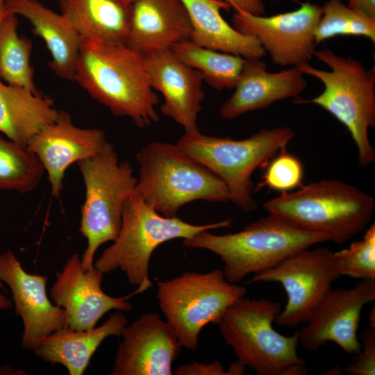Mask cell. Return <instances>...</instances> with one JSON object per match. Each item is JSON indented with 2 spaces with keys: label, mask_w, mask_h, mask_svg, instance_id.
Masks as SVG:
<instances>
[{
  "label": "cell",
  "mask_w": 375,
  "mask_h": 375,
  "mask_svg": "<svg viewBox=\"0 0 375 375\" xmlns=\"http://www.w3.org/2000/svg\"><path fill=\"white\" fill-rule=\"evenodd\" d=\"M77 165L85 190L79 231L88 243L81 259L83 269H89L97 249L118 235L124 208L136 192L138 178L129 162H119L108 142L98 153Z\"/></svg>",
  "instance_id": "obj_8"
},
{
  "label": "cell",
  "mask_w": 375,
  "mask_h": 375,
  "mask_svg": "<svg viewBox=\"0 0 375 375\" xmlns=\"http://www.w3.org/2000/svg\"><path fill=\"white\" fill-rule=\"evenodd\" d=\"M322 12V6L305 1L296 10L267 17L235 12L232 26L256 38L275 65L298 67L313 57L315 31Z\"/></svg>",
  "instance_id": "obj_12"
},
{
  "label": "cell",
  "mask_w": 375,
  "mask_h": 375,
  "mask_svg": "<svg viewBox=\"0 0 375 375\" xmlns=\"http://www.w3.org/2000/svg\"><path fill=\"white\" fill-rule=\"evenodd\" d=\"M44 173L42 163L27 148L0 138V190L30 192Z\"/></svg>",
  "instance_id": "obj_28"
},
{
  "label": "cell",
  "mask_w": 375,
  "mask_h": 375,
  "mask_svg": "<svg viewBox=\"0 0 375 375\" xmlns=\"http://www.w3.org/2000/svg\"><path fill=\"white\" fill-rule=\"evenodd\" d=\"M122 3H126V4H131L133 3L135 0H117Z\"/></svg>",
  "instance_id": "obj_41"
},
{
  "label": "cell",
  "mask_w": 375,
  "mask_h": 375,
  "mask_svg": "<svg viewBox=\"0 0 375 375\" xmlns=\"http://www.w3.org/2000/svg\"><path fill=\"white\" fill-rule=\"evenodd\" d=\"M60 14L83 40L126 44L131 4L117 0H59Z\"/></svg>",
  "instance_id": "obj_25"
},
{
  "label": "cell",
  "mask_w": 375,
  "mask_h": 375,
  "mask_svg": "<svg viewBox=\"0 0 375 375\" xmlns=\"http://www.w3.org/2000/svg\"><path fill=\"white\" fill-rule=\"evenodd\" d=\"M228 219L196 225L177 216L165 217L148 206L135 192L127 201L122 226L116 239L106 248L94 266L103 274L122 270L128 283L137 287L135 294L152 286L149 265L152 253L162 244L175 239H187L203 231L232 226Z\"/></svg>",
  "instance_id": "obj_5"
},
{
  "label": "cell",
  "mask_w": 375,
  "mask_h": 375,
  "mask_svg": "<svg viewBox=\"0 0 375 375\" xmlns=\"http://www.w3.org/2000/svg\"><path fill=\"white\" fill-rule=\"evenodd\" d=\"M139 177L136 194L165 217L176 216L192 201L226 202L225 184L177 144L152 142L136 154Z\"/></svg>",
  "instance_id": "obj_4"
},
{
  "label": "cell",
  "mask_w": 375,
  "mask_h": 375,
  "mask_svg": "<svg viewBox=\"0 0 375 375\" xmlns=\"http://www.w3.org/2000/svg\"><path fill=\"white\" fill-rule=\"evenodd\" d=\"M170 49L217 90L234 88L246 60L238 55L199 46L191 40L175 44Z\"/></svg>",
  "instance_id": "obj_26"
},
{
  "label": "cell",
  "mask_w": 375,
  "mask_h": 375,
  "mask_svg": "<svg viewBox=\"0 0 375 375\" xmlns=\"http://www.w3.org/2000/svg\"><path fill=\"white\" fill-rule=\"evenodd\" d=\"M294 135L288 126L263 128L242 140L185 132L176 144L225 184L229 201L249 212L258 207L253 173L265 167Z\"/></svg>",
  "instance_id": "obj_6"
},
{
  "label": "cell",
  "mask_w": 375,
  "mask_h": 375,
  "mask_svg": "<svg viewBox=\"0 0 375 375\" xmlns=\"http://www.w3.org/2000/svg\"><path fill=\"white\" fill-rule=\"evenodd\" d=\"M150 83L163 97L160 111L185 132L199 131L197 117L205 97L200 72L181 60L172 49L144 56Z\"/></svg>",
  "instance_id": "obj_18"
},
{
  "label": "cell",
  "mask_w": 375,
  "mask_h": 375,
  "mask_svg": "<svg viewBox=\"0 0 375 375\" xmlns=\"http://www.w3.org/2000/svg\"><path fill=\"white\" fill-rule=\"evenodd\" d=\"M47 280L45 276L26 272L12 251L0 254V282L11 290L15 313L24 326L22 345L27 350L33 351L45 336L66 328L65 310L47 297Z\"/></svg>",
  "instance_id": "obj_16"
},
{
  "label": "cell",
  "mask_w": 375,
  "mask_h": 375,
  "mask_svg": "<svg viewBox=\"0 0 375 375\" xmlns=\"http://www.w3.org/2000/svg\"><path fill=\"white\" fill-rule=\"evenodd\" d=\"M0 288H3V285L1 284V282H0Z\"/></svg>",
  "instance_id": "obj_43"
},
{
  "label": "cell",
  "mask_w": 375,
  "mask_h": 375,
  "mask_svg": "<svg viewBox=\"0 0 375 375\" xmlns=\"http://www.w3.org/2000/svg\"><path fill=\"white\" fill-rule=\"evenodd\" d=\"M340 276L334 251L327 247H309L270 269L254 274L249 283L273 282L283 286L287 303L275 322L292 328L307 321Z\"/></svg>",
  "instance_id": "obj_11"
},
{
  "label": "cell",
  "mask_w": 375,
  "mask_h": 375,
  "mask_svg": "<svg viewBox=\"0 0 375 375\" xmlns=\"http://www.w3.org/2000/svg\"><path fill=\"white\" fill-rule=\"evenodd\" d=\"M341 276L360 280H375V224L365 229L362 239L334 252Z\"/></svg>",
  "instance_id": "obj_30"
},
{
  "label": "cell",
  "mask_w": 375,
  "mask_h": 375,
  "mask_svg": "<svg viewBox=\"0 0 375 375\" xmlns=\"http://www.w3.org/2000/svg\"><path fill=\"white\" fill-rule=\"evenodd\" d=\"M246 292L244 286L228 282L222 269L185 272L157 284V299L165 321L182 347L190 351L197 349L201 330L217 324Z\"/></svg>",
  "instance_id": "obj_10"
},
{
  "label": "cell",
  "mask_w": 375,
  "mask_h": 375,
  "mask_svg": "<svg viewBox=\"0 0 375 375\" xmlns=\"http://www.w3.org/2000/svg\"><path fill=\"white\" fill-rule=\"evenodd\" d=\"M127 324L126 315L116 310L98 327L56 331L42 338L33 351L45 362L63 365L70 375H82L103 341L110 336L119 337Z\"/></svg>",
  "instance_id": "obj_22"
},
{
  "label": "cell",
  "mask_w": 375,
  "mask_h": 375,
  "mask_svg": "<svg viewBox=\"0 0 375 375\" xmlns=\"http://www.w3.org/2000/svg\"><path fill=\"white\" fill-rule=\"evenodd\" d=\"M191 22L190 40L208 49L242 56L261 58L265 51L258 40L242 34L222 17L230 6L220 0H181Z\"/></svg>",
  "instance_id": "obj_23"
},
{
  "label": "cell",
  "mask_w": 375,
  "mask_h": 375,
  "mask_svg": "<svg viewBox=\"0 0 375 375\" xmlns=\"http://www.w3.org/2000/svg\"><path fill=\"white\" fill-rule=\"evenodd\" d=\"M110 375H172L181 353L175 333L157 313H145L121 333Z\"/></svg>",
  "instance_id": "obj_15"
},
{
  "label": "cell",
  "mask_w": 375,
  "mask_h": 375,
  "mask_svg": "<svg viewBox=\"0 0 375 375\" xmlns=\"http://www.w3.org/2000/svg\"><path fill=\"white\" fill-rule=\"evenodd\" d=\"M10 12L7 9L4 3L0 5V23Z\"/></svg>",
  "instance_id": "obj_39"
},
{
  "label": "cell",
  "mask_w": 375,
  "mask_h": 375,
  "mask_svg": "<svg viewBox=\"0 0 375 375\" xmlns=\"http://www.w3.org/2000/svg\"><path fill=\"white\" fill-rule=\"evenodd\" d=\"M246 366L240 361L237 360L232 362L228 367L227 375H239L243 374L246 369Z\"/></svg>",
  "instance_id": "obj_36"
},
{
  "label": "cell",
  "mask_w": 375,
  "mask_h": 375,
  "mask_svg": "<svg viewBox=\"0 0 375 375\" xmlns=\"http://www.w3.org/2000/svg\"><path fill=\"white\" fill-rule=\"evenodd\" d=\"M176 375H227L222 362L215 360L210 364L194 360L189 364L180 365L176 370Z\"/></svg>",
  "instance_id": "obj_33"
},
{
  "label": "cell",
  "mask_w": 375,
  "mask_h": 375,
  "mask_svg": "<svg viewBox=\"0 0 375 375\" xmlns=\"http://www.w3.org/2000/svg\"><path fill=\"white\" fill-rule=\"evenodd\" d=\"M306 87L303 73L297 67L269 72L260 58H246L233 93L220 108V116L233 119L277 101L297 98Z\"/></svg>",
  "instance_id": "obj_19"
},
{
  "label": "cell",
  "mask_w": 375,
  "mask_h": 375,
  "mask_svg": "<svg viewBox=\"0 0 375 375\" xmlns=\"http://www.w3.org/2000/svg\"><path fill=\"white\" fill-rule=\"evenodd\" d=\"M192 28L181 0H135L126 45L145 56L190 40Z\"/></svg>",
  "instance_id": "obj_20"
},
{
  "label": "cell",
  "mask_w": 375,
  "mask_h": 375,
  "mask_svg": "<svg viewBox=\"0 0 375 375\" xmlns=\"http://www.w3.org/2000/svg\"><path fill=\"white\" fill-rule=\"evenodd\" d=\"M4 4L10 13L26 18L34 33L42 39L50 53L49 65L54 74L74 81L83 39L62 15L38 0H5Z\"/></svg>",
  "instance_id": "obj_21"
},
{
  "label": "cell",
  "mask_w": 375,
  "mask_h": 375,
  "mask_svg": "<svg viewBox=\"0 0 375 375\" xmlns=\"http://www.w3.org/2000/svg\"><path fill=\"white\" fill-rule=\"evenodd\" d=\"M56 275L50 298L53 304L65 310L66 328L91 329L108 311L130 312L133 308L128 300L135 292L120 297L107 294L101 286L103 274L94 266L83 269L77 253L73 254Z\"/></svg>",
  "instance_id": "obj_14"
},
{
  "label": "cell",
  "mask_w": 375,
  "mask_h": 375,
  "mask_svg": "<svg viewBox=\"0 0 375 375\" xmlns=\"http://www.w3.org/2000/svg\"><path fill=\"white\" fill-rule=\"evenodd\" d=\"M342 369L340 366H335L331 368V369L328 370L326 373H324L323 374H328V375H337V374H343Z\"/></svg>",
  "instance_id": "obj_38"
},
{
  "label": "cell",
  "mask_w": 375,
  "mask_h": 375,
  "mask_svg": "<svg viewBox=\"0 0 375 375\" xmlns=\"http://www.w3.org/2000/svg\"><path fill=\"white\" fill-rule=\"evenodd\" d=\"M315 31L316 44L337 35L363 36L375 42V18L353 10L342 0H328Z\"/></svg>",
  "instance_id": "obj_29"
},
{
  "label": "cell",
  "mask_w": 375,
  "mask_h": 375,
  "mask_svg": "<svg viewBox=\"0 0 375 375\" xmlns=\"http://www.w3.org/2000/svg\"><path fill=\"white\" fill-rule=\"evenodd\" d=\"M326 241L324 235L303 231L269 214L239 231L217 235L203 231L183 243L218 256L225 278L238 283L250 274L270 269L302 249Z\"/></svg>",
  "instance_id": "obj_3"
},
{
  "label": "cell",
  "mask_w": 375,
  "mask_h": 375,
  "mask_svg": "<svg viewBox=\"0 0 375 375\" xmlns=\"http://www.w3.org/2000/svg\"><path fill=\"white\" fill-rule=\"evenodd\" d=\"M107 142L103 131L78 127L69 113L59 110L56 119L35 136L27 149L42 163L51 194L59 197L67 169L98 153Z\"/></svg>",
  "instance_id": "obj_17"
},
{
  "label": "cell",
  "mask_w": 375,
  "mask_h": 375,
  "mask_svg": "<svg viewBox=\"0 0 375 375\" xmlns=\"http://www.w3.org/2000/svg\"><path fill=\"white\" fill-rule=\"evenodd\" d=\"M5 0H0V5L4 3Z\"/></svg>",
  "instance_id": "obj_42"
},
{
  "label": "cell",
  "mask_w": 375,
  "mask_h": 375,
  "mask_svg": "<svg viewBox=\"0 0 375 375\" xmlns=\"http://www.w3.org/2000/svg\"><path fill=\"white\" fill-rule=\"evenodd\" d=\"M313 56L325 63L329 71L315 68L308 63L297 67L319 80L323 92L310 100L331 114L348 129L358 152V162L366 167L375 161V150L369 139V129L375 126V72L360 61L336 54L325 48L315 50Z\"/></svg>",
  "instance_id": "obj_7"
},
{
  "label": "cell",
  "mask_w": 375,
  "mask_h": 375,
  "mask_svg": "<svg viewBox=\"0 0 375 375\" xmlns=\"http://www.w3.org/2000/svg\"><path fill=\"white\" fill-rule=\"evenodd\" d=\"M374 299L375 280H360L349 288H331L298 331L299 342L307 351H317L331 342L347 353H358L362 308Z\"/></svg>",
  "instance_id": "obj_13"
},
{
  "label": "cell",
  "mask_w": 375,
  "mask_h": 375,
  "mask_svg": "<svg viewBox=\"0 0 375 375\" xmlns=\"http://www.w3.org/2000/svg\"><path fill=\"white\" fill-rule=\"evenodd\" d=\"M74 81L117 116L139 128L158 122V97L151 87L145 57L126 44L83 40Z\"/></svg>",
  "instance_id": "obj_1"
},
{
  "label": "cell",
  "mask_w": 375,
  "mask_h": 375,
  "mask_svg": "<svg viewBox=\"0 0 375 375\" xmlns=\"http://www.w3.org/2000/svg\"><path fill=\"white\" fill-rule=\"evenodd\" d=\"M375 206L374 197L344 181L323 179L283 192L263 203L270 215L305 231L342 244L365 231Z\"/></svg>",
  "instance_id": "obj_2"
},
{
  "label": "cell",
  "mask_w": 375,
  "mask_h": 375,
  "mask_svg": "<svg viewBox=\"0 0 375 375\" xmlns=\"http://www.w3.org/2000/svg\"><path fill=\"white\" fill-rule=\"evenodd\" d=\"M228 4L235 12H244L253 15H262L265 6L262 0H220Z\"/></svg>",
  "instance_id": "obj_34"
},
{
  "label": "cell",
  "mask_w": 375,
  "mask_h": 375,
  "mask_svg": "<svg viewBox=\"0 0 375 375\" xmlns=\"http://www.w3.org/2000/svg\"><path fill=\"white\" fill-rule=\"evenodd\" d=\"M58 112L50 97L10 85L0 78V132L8 140L27 148Z\"/></svg>",
  "instance_id": "obj_24"
},
{
  "label": "cell",
  "mask_w": 375,
  "mask_h": 375,
  "mask_svg": "<svg viewBox=\"0 0 375 375\" xmlns=\"http://www.w3.org/2000/svg\"><path fill=\"white\" fill-rule=\"evenodd\" d=\"M360 348L343 369L349 375L375 374V328L369 327L358 334Z\"/></svg>",
  "instance_id": "obj_32"
},
{
  "label": "cell",
  "mask_w": 375,
  "mask_h": 375,
  "mask_svg": "<svg viewBox=\"0 0 375 375\" xmlns=\"http://www.w3.org/2000/svg\"><path fill=\"white\" fill-rule=\"evenodd\" d=\"M265 168L262 180L255 187V192L265 187L271 190L290 192L303 185V164L286 147L281 149Z\"/></svg>",
  "instance_id": "obj_31"
},
{
  "label": "cell",
  "mask_w": 375,
  "mask_h": 375,
  "mask_svg": "<svg viewBox=\"0 0 375 375\" xmlns=\"http://www.w3.org/2000/svg\"><path fill=\"white\" fill-rule=\"evenodd\" d=\"M374 306L372 308L369 313V327L375 328V312Z\"/></svg>",
  "instance_id": "obj_40"
},
{
  "label": "cell",
  "mask_w": 375,
  "mask_h": 375,
  "mask_svg": "<svg viewBox=\"0 0 375 375\" xmlns=\"http://www.w3.org/2000/svg\"><path fill=\"white\" fill-rule=\"evenodd\" d=\"M12 306V302L6 296L0 294V310H6Z\"/></svg>",
  "instance_id": "obj_37"
},
{
  "label": "cell",
  "mask_w": 375,
  "mask_h": 375,
  "mask_svg": "<svg viewBox=\"0 0 375 375\" xmlns=\"http://www.w3.org/2000/svg\"><path fill=\"white\" fill-rule=\"evenodd\" d=\"M281 303L244 297L232 303L217 325L238 360L259 375H283L294 363H306L297 354L298 331L285 336L273 327Z\"/></svg>",
  "instance_id": "obj_9"
},
{
  "label": "cell",
  "mask_w": 375,
  "mask_h": 375,
  "mask_svg": "<svg viewBox=\"0 0 375 375\" xmlns=\"http://www.w3.org/2000/svg\"><path fill=\"white\" fill-rule=\"evenodd\" d=\"M347 6L353 10L375 18V0H348Z\"/></svg>",
  "instance_id": "obj_35"
},
{
  "label": "cell",
  "mask_w": 375,
  "mask_h": 375,
  "mask_svg": "<svg viewBox=\"0 0 375 375\" xmlns=\"http://www.w3.org/2000/svg\"><path fill=\"white\" fill-rule=\"evenodd\" d=\"M16 15L8 14L0 23V78L6 83L40 92L31 65L33 44L17 33Z\"/></svg>",
  "instance_id": "obj_27"
}]
</instances>
